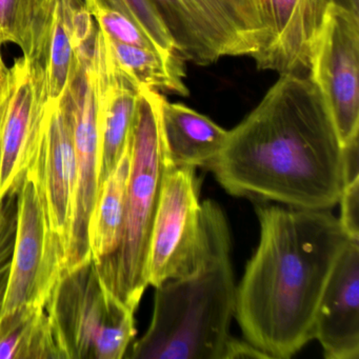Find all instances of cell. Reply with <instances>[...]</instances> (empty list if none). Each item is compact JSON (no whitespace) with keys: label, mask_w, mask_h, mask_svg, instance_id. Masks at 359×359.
<instances>
[{"label":"cell","mask_w":359,"mask_h":359,"mask_svg":"<svg viewBox=\"0 0 359 359\" xmlns=\"http://www.w3.org/2000/svg\"><path fill=\"white\" fill-rule=\"evenodd\" d=\"M100 30V29H98ZM115 66L137 87L189 96L184 85V60L180 54H163L148 48L126 45L100 31Z\"/></svg>","instance_id":"18"},{"label":"cell","mask_w":359,"mask_h":359,"mask_svg":"<svg viewBox=\"0 0 359 359\" xmlns=\"http://www.w3.org/2000/svg\"><path fill=\"white\" fill-rule=\"evenodd\" d=\"M257 249L237 285L235 318L268 358L289 359L314 339L317 308L348 238L331 210L260 203Z\"/></svg>","instance_id":"2"},{"label":"cell","mask_w":359,"mask_h":359,"mask_svg":"<svg viewBox=\"0 0 359 359\" xmlns=\"http://www.w3.org/2000/svg\"><path fill=\"white\" fill-rule=\"evenodd\" d=\"M159 92L140 88L130 130L131 168L121 243L96 264L104 287L123 306L137 310L148 287L151 237L170 163L161 128Z\"/></svg>","instance_id":"4"},{"label":"cell","mask_w":359,"mask_h":359,"mask_svg":"<svg viewBox=\"0 0 359 359\" xmlns=\"http://www.w3.org/2000/svg\"><path fill=\"white\" fill-rule=\"evenodd\" d=\"M85 3L88 9L102 7L123 12L144 30L159 51L165 54L177 53L173 39L152 0H85Z\"/></svg>","instance_id":"22"},{"label":"cell","mask_w":359,"mask_h":359,"mask_svg":"<svg viewBox=\"0 0 359 359\" xmlns=\"http://www.w3.org/2000/svg\"><path fill=\"white\" fill-rule=\"evenodd\" d=\"M308 69L342 146L358 140L359 15L329 4L311 41Z\"/></svg>","instance_id":"7"},{"label":"cell","mask_w":359,"mask_h":359,"mask_svg":"<svg viewBox=\"0 0 359 359\" xmlns=\"http://www.w3.org/2000/svg\"><path fill=\"white\" fill-rule=\"evenodd\" d=\"M201 226L203 241L194 266L155 287L148 331L125 357L226 359L237 285L228 219L211 199L201 203Z\"/></svg>","instance_id":"3"},{"label":"cell","mask_w":359,"mask_h":359,"mask_svg":"<svg viewBox=\"0 0 359 359\" xmlns=\"http://www.w3.org/2000/svg\"><path fill=\"white\" fill-rule=\"evenodd\" d=\"M25 58L45 74L48 102H60L70 79L74 51L56 0H46L39 39L30 55Z\"/></svg>","instance_id":"19"},{"label":"cell","mask_w":359,"mask_h":359,"mask_svg":"<svg viewBox=\"0 0 359 359\" xmlns=\"http://www.w3.org/2000/svg\"><path fill=\"white\" fill-rule=\"evenodd\" d=\"M70 35L75 57L91 58L95 51L98 28L85 0H56Z\"/></svg>","instance_id":"23"},{"label":"cell","mask_w":359,"mask_h":359,"mask_svg":"<svg viewBox=\"0 0 359 359\" xmlns=\"http://www.w3.org/2000/svg\"><path fill=\"white\" fill-rule=\"evenodd\" d=\"M332 0H269L272 41L255 58L259 70L279 74L308 69L310 43Z\"/></svg>","instance_id":"15"},{"label":"cell","mask_w":359,"mask_h":359,"mask_svg":"<svg viewBox=\"0 0 359 359\" xmlns=\"http://www.w3.org/2000/svg\"><path fill=\"white\" fill-rule=\"evenodd\" d=\"M203 241L196 169L170 165L151 237L149 285L157 287L190 272Z\"/></svg>","instance_id":"10"},{"label":"cell","mask_w":359,"mask_h":359,"mask_svg":"<svg viewBox=\"0 0 359 359\" xmlns=\"http://www.w3.org/2000/svg\"><path fill=\"white\" fill-rule=\"evenodd\" d=\"M27 171L36 182L50 230L62 243L66 255L74 215L76 159L70 121L60 100L47 102Z\"/></svg>","instance_id":"12"},{"label":"cell","mask_w":359,"mask_h":359,"mask_svg":"<svg viewBox=\"0 0 359 359\" xmlns=\"http://www.w3.org/2000/svg\"><path fill=\"white\" fill-rule=\"evenodd\" d=\"M161 128L168 159L173 167H208L217 158L229 131L182 104L163 100Z\"/></svg>","instance_id":"16"},{"label":"cell","mask_w":359,"mask_h":359,"mask_svg":"<svg viewBox=\"0 0 359 359\" xmlns=\"http://www.w3.org/2000/svg\"><path fill=\"white\" fill-rule=\"evenodd\" d=\"M18 226L0 318L22 308H43L65 272V251L52 234L34 178L25 172L16 189Z\"/></svg>","instance_id":"8"},{"label":"cell","mask_w":359,"mask_h":359,"mask_svg":"<svg viewBox=\"0 0 359 359\" xmlns=\"http://www.w3.org/2000/svg\"><path fill=\"white\" fill-rule=\"evenodd\" d=\"M131 168V146L128 142L116 167L98 187L88 224L91 258L95 264L115 253L123 235L126 199Z\"/></svg>","instance_id":"17"},{"label":"cell","mask_w":359,"mask_h":359,"mask_svg":"<svg viewBox=\"0 0 359 359\" xmlns=\"http://www.w3.org/2000/svg\"><path fill=\"white\" fill-rule=\"evenodd\" d=\"M334 4L346 8L348 11L359 15V0H333Z\"/></svg>","instance_id":"28"},{"label":"cell","mask_w":359,"mask_h":359,"mask_svg":"<svg viewBox=\"0 0 359 359\" xmlns=\"http://www.w3.org/2000/svg\"><path fill=\"white\" fill-rule=\"evenodd\" d=\"M237 358H268V357L247 340L233 337L226 352V359Z\"/></svg>","instance_id":"27"},{"label":"cell","mask_w":359,"mask_h":359,"mask_svg":"<svg viewBox=\"0 0 359 359\" xmlns=\"http://www.w3.org/2000/svg\"><path fill=\"white\" fill-rule=\"evenodd\" d=\"M184 62L255 60L272 41L269 0H152Z\"/></svg>","instance_id":"6"},{"label":"cell","mask_w":359,"mask_h":359,"mask_svg":"<svg viewBox=\"0 0 359 359\" xmlns=\"http://www.w3.org/2000/svg\"><path fill=\"white\" fill-rule=\"evenodd\" d=\"M46 0H0V30L5 43L18 45L28 57L39 39Z\"/></svg>","instance_id":"21"},{"label":"cell","mask_w":359,"mask_h":359,"mask_svg":"<svg viewBox=\"0 0 359 359\" xmlns=\"http://www.w3.org/2000/svg\"><path fill=\"white\" fill-rule=\"evenodd\" d=\"M47 311L60 358H123L136 335L133 311L104 287L93 260L62 274Z\"/></svg>","instance_id":"5"},{"label":"cell","mask_w":359,"mask_h":359,"mask_svg":"<svg viewBox=\"0 0 359 359\" xmlns=\"http://www.w3.org/2000/svg\"><path fill=\"white\" fill-rule=\"evenodd\" d=\"M338 203L342 229L351 241H359V177L346 184Z\"/></svg>","instance_id":"26"},{"label":"cell","mask_w":359,"mask_h":359,"mask_svg":"<svg viewBox=\"0 0 359 359\" xmlns=\"http://www.w3.org/2000/svg\"><path fill=\"white\" fill-rule=\"evenodd\" d=\"M210 169L233 196L304 210H331L348 184L344 149L310 77L280 74L229 131Z\"/></svg>","instance_id":"1"},{"label":"cell","mask_w":359,"mask_h":359,"mask_svg":"<svg viewBox=\"0 0 359 359\" xmlns=\"http://www.w3.org/2000/svg\"><path fill=\"white\" fill-rule=\"evenodd\" d=\"M89 11L95 18L100 31L110 39L126 45L148 48V49L159 51L158 48L151 41L150 37L144 32V30L123 12L102 7L91 8Z\"/></svg>","instance_id":"24"},{"label":"cell","mask_w":359,"mask_h":359,"mask_svg":"<svg viewBox=\"0 0 359 359\" xmlns=\"http://www.w3.org/2000/svg\"><path fill=\"white\" fill-rule=\"evenodd\" d=\"M47 102L43 71L24 56L15 60L0 92V201L16 191L28 169Z\"/></svg>","instance_id":"11"},{"label":"cell","mask_w":359,"mask_h":359,"mask_svg":"<svg viewBox=\"0 0 359 359\" xmlns=\"http://www.w3.org/2000/svg\"><path fill=\"white\" fill-rule=\"evenodd\" d=\"M60 358L47 304L0 318V359Z\"/></svg>","instance_id":"20"},{"label":"cell","mask_w":359,"mask_h":359,"mask_svg":"<svg viewBox=\"0 0 359 359\" xmlns=\"http://www.w3.org/2000/svg\"><path fill=\"white\" fill-rule=\"evenodd\" d=\"M314 339L325 358H359V241H348L330 275L315 315Z\"/></svg>","instance_id":"13"},{"label":"cell","mask_w":359,"mask_h":359,"mask_svg":"<svg viewBox=\"0 0 359 359\" xmlns=\"http://www.w3.org/2000/svg\"><path fill=\"white\" fill-rule=\"evenodd\" d=\"M18 226L16 191L0 201V314L7 292Z\"/></svg>","instance_id":"25"},{"label":"cell","mask_w":359,"mask_h":359,"mask_svg":"<svg viewBox=\"0 0 359 359\" xmlns=\"http://www.w3.org/2000/svg\"><path fill=\"white\" fill-rule=\"evenodd\" d=\"M4 43H5V41H4L3 33H1V30H0V45H4Z\"/></svg>","instance_id":"29"},{"label":"cell","mask_w":359,"mask_h":359,"mask_svg":"<svg viewBox=\"0 0 359 359\" xmlns=\"http://www.w3.org/2000/svg\"><path fill=\"white\" fill-rule=\"evenodd\" d=\"M92 67L97 89L100 187L125 152L140 88L115 66L100 30Z\"/></svg>","instance_id":"14"},{"label":"cell","mask_w":359,"mask_h":359,"mask_svg":"<svg viewBox=\"0 0 359 359\" xmlns=\"http://www.w3.org/2000/svg\"><path fill=\"white\" fill-rule=\"evenodd\" d=\"M92 57L74 56L68 86L60 100L70 121L76 159L74 215L65 255V272L92 259L88 224L98 192L100 150L97 89Z\"/></svg>","instance_id":"9"}]
</instances>
